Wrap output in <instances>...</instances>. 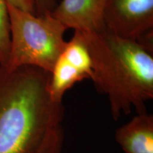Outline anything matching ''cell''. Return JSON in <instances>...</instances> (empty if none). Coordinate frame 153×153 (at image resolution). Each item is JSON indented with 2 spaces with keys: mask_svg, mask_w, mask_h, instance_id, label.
<instances>
[{
  "mask_svg": "<svg viewBox=\"0 0 153 153\" xmlns=\"http://www.w3.org/2000/svg\"><path fill=\"white\" fill-rule=\"evenodd\" d=\"M64 138L62 126H57L47 135L41 146L34 153H62Z\"/></svg>",
  "mask_w": 153,
  "mask_h": 153,
  "instance_id": "9",
  "label": "cell"
},
{
  "mask_svg": "<svg viewBox=\"0 0 153 153\" xmlns=\"http://www.w3.org/2000/svg\"><path fill=\"white\" fill-rule=\"evenodd\" d=\"M85 79L87 76L80 70L60 55L50 72L48 90L51 99L57 103H62L67 91Z\"/></svg>",
  "mask_w": 153,
  "mask_h": 153,
  "instance_id": "7",
  "label": "cell"
},
{
  "mask_svg": "<svg viewBox=\"0 0 153 153\" xmlns=\"http://www.w3.org/2000/svg\"><path fill=\"white\" fill-rule=\"evenodd\" d=\"M7 4L10 48L4 67L32 66L51 72L66 45L64 35L68 28L51 13L37 15Z\"/></svg>",
  "mask_w": 153,
  "mask_h": 153,
  "instance_id": "3",
  "label": "cell"
},
{
  "mask_svg": "<svg viewBox=\"0 0 153 153\" xmlns=\"http://www.w3.org/2000/svg\"><path fill=\"white\" fill-rule=\"evenodd\" d=\"M105 28L153 53V0H105Z\"/></svg>",
  "mask_w": 153,
  "mask_h": 153,
  "instance_id": "4",
  "label": "cell"
},
{
  "mask_svg": "<svg viewBox=\"0 0 153 153\" xmlns=\"http://www.w3.org/2000/svg\"><path fill=\"white\" fill-rule=\"evenodd\" d=\"M93 65L91 80L107 96L113 118L146 112L153 98V54L143 45L106 29L82 32Z\"/></svg>",
  "mask_w": 153,
  "mask_h": 153,
  "instance_id": "2",
  "label": "cell"
},
{
  "mask_svg": "<svg viewBox=\"0 0 153 153\" xmlns=\"http://www.w3.org/2000/svg\"><path fill=\"white\" fill-rule=\"evenodd\" d=\"M50 72L32 66H0V153H34L61 126L62 103L51 99Z\"/></svg>",
  "mask_w": 153,
  "mask_h": 153,
  "instance_id": "1",
  "label": "cell"
},
{
  "mask_svg": "<svg viewBox=\"0 0 153 153\" xmlns=\"http://www.w3.org/2000/svg\"><path fill=\"white\" fill-rule=\"evenodd\" d=\"M33 1L37 15L51 13L57 4V0H33Z\"/></svg>",
  "mask_w": 153,
  "mask_h": 153,
  "instance_id": "10",
  "label": "cell"
},
{
  "mask_svg": "<svg viewBox=\"0 0 153 153\" xmlns=\"http://www.w3.org/2000/svg\"><path fill=\"white\" fill-rule=\"evenodd\" d=\"M115 140L124 153H153V115L137 114L116 130Z\"/></svg>",
  "mask_w": 153,
  "mask_h": 153,
  "instance_id": "6",
  "label": "cell"
},
{
  "mask_svg": "<svg viewBox=\"0 0 153 153\" xmlns=\"http://www.w3.org/2000/svg\"><path fill=\"white\" fill-rule=\"evenodd\" d=\"M10 48V24L5 0H0V66H5Z\"/></svg>",
  "mask_w": 153,
  "mask_h": 153,
  "instance_id": "8",
  "label": "cell"
},
{
  "mask_svg": "<svg viewBox=\"0 0 153 153\" xmlns=\"http://www.w3.org/2000/svg\"><path fill=\"white\" fill-rule=\"evenodd\" d=\"M105 0H62L51 12L65 27L82 32L104 29Z\"/></svg>",
  "mask_w": 153,
  "mask_h": 153,
  "instance_id": "5",
  "label": "cell"
},
{
  "mask_svg": "<svg viewBox=\"0 0 153 153\" xmlns=\"http://www.w3.org/2000/svg\"><path fill=\"white\" fill-rule=\"evenodd\" d=\"M5 1L21 10L36 14L33 0H5Z\"/></svg>",
  "mask_w": 153,
  "mask_h": 153,
  "instance_id": "11",
  "label": "cell"
}]
</instances>
